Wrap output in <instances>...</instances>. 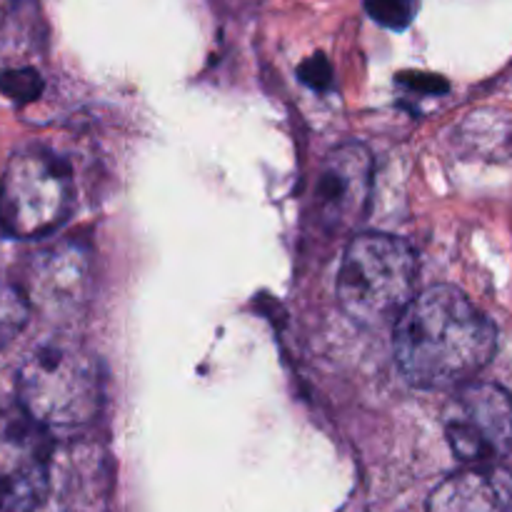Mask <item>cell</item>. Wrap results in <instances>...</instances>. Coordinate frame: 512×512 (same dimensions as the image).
Listing matches in <instances>:
<instances>
[{
	"label": "cell",
	"mask_w": 512,
	"mask_h": 512,
	"mask_svg": "<svg viewBox=\"0 0 512 512\" xmlns=\"http://www.w3.org/2000/svg\"><path fill=\"white\" fill-rule=\"evenodd\" d=\"M373 190V158L368 148L348 143L323 160L315 183V220L328 235L350 233L363 220Z\"/></svg>",
	"instance_id": "cell-7"
},
{
	"label": "cell",
	"mask_w": 512,
	"mask_h": 512,
	"mask_svg": "<svg viewBox=\"0 0 512 512\" xmlns=\"http://www.w3.org/2000/svg\"><path fill=\"white\" fill-rule=\"evenodd\" d=\"M73 180L63 160L43 150L13 155L0 178V228L13 238H43L65 223Z\"/></svg>",
	"instance_id": "cell-5"
},
{
	"label": "cell",
	"mask_w": 512,
	"mask_h": 512,
	"mask_svg": "<svg viewBox=\"0 0 512 512\" xmlns=\"http://www.w3.org/2000/svg\"><path fill=\"white\" fill-rule=\"evenodd\" d=\"M418 5L420 0H365V8L373 15V20L390 30L408 28L418 15Z\"/></svg>",
	"instance_id": "cell-11"
},
{
	"label": "cell",
	"mask_w": 512,
	"mask_h": 512,
	"mask_svg": "<svg viewBox=\"0 0 512 512\" xmlns=\"http://www.w3.org/2000/svg\"><path fill=\"white\" fill-rule=\"evenodd\" d=\"M40 90H43V80L35 70L20 68L0 75V93L15 103H30V100L38 98Z\"/></svg>",
	"instance_id": "cell-12"
},
{
	"label": "cell",
	"mask_w": 512,
	"mask_h": 512,
	"mask_svg": "<svg viewBox=\"0 0 512 512\" xmlns=\"http://www.w3.org/2000/svg\"><path fill=\"white\" fill-rule=\"evenodd\" d=\"M448 445L463 463H498L512 450V395L495 383H465L443 413Z\"/></svg>",
	"instance_id": "cell-6"
},
{
	"label": "cell",
	"mask_w": 512,
	"mask_h": 512,
	"mask_svg": "<svg viewBox=\"0 0 512 512\" xmlns=\"http://www.w3.org/2000/svg\"><path fill=\"white\" fill-rule=\"evenodd\" d=\"M428 512H512V473L500 463H473L448 475Z\"/></svg>",
	"instance_id": "cell-9"
},
{
	"label": "cell",
	"mask_w": 512,
	"mask_h": 512,
	"mask_svg": "<svg viewBox=\"0 0 512 512\" xmlns=\"http://www.w3.org/2000/svg\"><path fill=\"white\" fill-rule=\"evenodd\" d=\"M48 435L25 415L0 420V512L68 510L88 453Z\"/></svg>",
	"instance_id": "cell-3"
},
{
	"label": "cell",
	"mask_w": 512,
	"mask_h": 512,
	"mask_svg": "<svg viewBox=\"0 0 512 512\" xmlns=\"http://www.w3.org/2000/svg\"><path fill=\"white\" fill-rule=\"evenodd\" d=\"M498 330L453 285L415 295L395 320V358L415 388L453 390L493 360Z\"/></svg>",
	"instance_id": "cell-1"
},
{
	"label": "cell",
	"mask_w": 512,
	"mask_h": 512,
	"mask_svg": "<svg viewBox=\"0 0 512 512\" xmlns=\"http://www.w3.org/2000/svg\"><path fill=\"white\" fill-rule=\"evenodd\" d=\"M30 303L23 288L0 278V350L8 348L30 320Z\"/></svg>",
	"instance_id": "cell-10"
},
{
	"label": "cell",
	"mask_w": 512,
	"mask_h": 512,
	"mask_svg": "<svg viewBox=\"0 0 512 512\" xmlns=\"http://www.w3.org/2000/svg\"><path fill=\"white\" fill-rule=\"evenodd\" d=\"M20 413L50 435H70L95 420L103 405V380L93 355L70 340L35 348L18 370Z\"/></svg>",
	"instance_id": "cell-2"
},
{
	"label": "cell",
	"mask_w": 512,
	"mask_h": 512,
	"mask_svg": "<svg viewBox=\"0 0 512 512\" xmlns=\"http://www.w3.org/2000/svg\"><path fill=\"white\" fill-rule=\"evenodd\" d=\"M90 290L88 250L78 243H55L30 258L23 293L30 308L48 318H65L83 308Z\"/></svg>",
	"instance_id": "cell-8"
},
{
	"label": "cell",
	"mask_w": 512,
	"mask_h": 512,
	"mask_svg": "<svg viewBox=\"0 0 512 512\" xmlns=\"http://www.w3.org/2000/svg\"><path fill=\"white\" fill-rule=\"evenodd\" d=\"M418 285V258L410 243L385 233L350 240L338 273V300L350 320L383 328L403 315Z\"/></svg>",
	"instance_id": "cell-4"
}]
</instances>
